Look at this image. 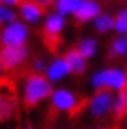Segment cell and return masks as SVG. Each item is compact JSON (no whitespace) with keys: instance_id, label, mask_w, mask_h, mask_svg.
I'll return each mask as SVG.
<instances>
[{"instance_id":"cell-1","label":"cell","mask_w":127,"mask_h":129,"mask_svg":"<svg viewBox=\"0 0 127 129\" xmlns=\"http://www.w3.org/2000/svg\"><path fill=\"white\" fill-rule=\"evenodd\" d=\"M53 99H51V107L49 112L53 116H58L59 112H66L70 117H78L83 110L88 107L90 99L85 95H78V93H73L70 90H64V88H59V90L53 92Z\"/></svg>"},{"instance_id":"cell-2","label":"cell","mask_w":127,"mask_h":129,"mask_svg":"<svg viewBox=\"0 0 127 129\" xmlns=\"http://www.w3.org/2000/svg\"><path fill=\"white\" fill-rule=\"evenodd\" d=\"M49 95H53V87H51L49 80L43 77L41 73H31L27 75L24 83V107L25 109H32L43 100H46Z\"/></svg>"},{"instance_id":"cell-3","label":"cell","mask_w":127,"mask_h":129,"mask_svg":"<svg viewBox=\"0 0 127 129\" xmlns=\"http://www.w3.org/2000/svg\"><path fill=\"white\" fill-rule=\"evenodd\" d=\"M92 87L95 90H124L127 88V75L117 68H107L92 77Z\"/></svg>"},{"instance_id":"cell-4","label":"cell","mask_w":127,"mask_h":129,"mask_svg":"<svg viewBox=\"0 0 127 129\" xmlns=\"http://www.w3.org/2000/svg\"><path fill=\"white\" fill-rule=\"evenodd\" d=\"M29 56V49L24 46H4L0 49V66L7 71L17 70Z\"/></svg>"},{"instance_id":"cell-5","label":"cell","mask_w":127,"mask_h":129,"mask_svg":"<svg viewBox=\"0 0 127 129\" xmlns=\"http://www.w3.org/2000/svg\"><path fill=\"white\" fill-rule=\"evenodd\" d=\"M112 104H114V97H112L110 90H107V88L95 90L93 97H90V102H88L90 116L93 119H103L110 112Z\"/></svg>"},{"instance_id":"cell-6","label":"cell","mask_w":127,"mask_h":129,"mask_svg":"<svg viewBox=\"0 0 127 129\" xmlns=\"http://www.w3.org/2000/svg\"><path fill=\"white\" fill-rule=\"evenodd\" d=\"M64 27V19L61 14H51L49 17L46 19L44 24V43L49 48V51H56L61 39H59V32L63 31Z\"/></svg>"},{"instance_id":"cell-7","label":"cell","mask_w":127,"mask_h":129,"mask_svg":"<svg viewBox=\"0 0 127 129\" xmlns=\"http://www.w3.org/2000/svg\"><path fill=\"white\" fill-rule=\"evenodd\" d=\"M27 36H29V31L25 24L14 20L0 31V43L4 46H24Z\"/></svg>"},{"instance_id":"cell-8","label":"cell","mask_w":127,"mask_h":129,"mask_svg":"<svg viewBox=\"0 0 127 129\" xmlns=\"http://www.w3.org/2000/svg\"><path fill=\"white\" fill-rule=\"evenodd\" d=\"M44 14V7L36 4L34 0H24L20 4V15L25 22L29 24H36Z\"/></svg>"},{"instance_id":"cell-9","label":"cell","mask_w":127,"mask_h":129,"mask_svg":"<svg viewBox=\"0 0 127 129\" xmlns=\"http://www.w3.org/2000/svg\"><path fill=\"white\" fill-rule=\"evenodd\" d=\"M100 14V5L93 0H83L80 9L75 12V17L78 22H88L92 19H97Z\"/></svg>"},{"instance_id":"cell-10","label":"cell","mask_w":127,"mask_h":129,"mask_svg":"<svg viewBox=\"0 0 127 129\" xmlns=\"http://www.w3.org/2000/svg\"><path fill=\"white\" fill-rule=\"evenodd\" d=\"M112 117L117 124L122 122L127 117V88L124 90H119L117 97L114 99V104H112Z\"/></svg>"},{"instance_id":"cell-11","label":"cell","mask_w":127,"mask_h":129,"mask_svg":"<svg viewBox=\"0 0 127 129\" xmlns=\"http://www.w3.org/2000/svg\"><path fill=\"white\" fill-rule=\"evenodd\" d=\"M64 59H66V63L70 66V73H73V75H83L87 71V59L78 53L76 48L66 53Z\"/></svg>"},{"instance_id":"cell-12","label":"cell","mask_w":127,"mask_h":129,"mask_svg":"<svg viewBox=\"0 0 127 129\" xmlns=\"http://www.w3.org/2000/svg\"><path fill=\"white\" fill-rule=\"evenodd\" d=\"M46 73H48V78H49L51 82H58V80L64 78L70 73V66H68V63H66L64 58H56L48 66Z\"/></svg>"},{"instance_id":"cell-13","label":"cell","mask_w":127,"mask_h":129,"mask_svg":"<svg viewBox=\"0 0 127 129\" xmlns=\"http://www.w3.org/2000/svg\"><path fill=\"white\" fill-rule=\"evenodd\" d=\"M17 114V100L0 97V122L12 119Z\"/></svg>"},{"instance_id":"cell-14","label":"cell","mask_w":127,"mask_h":129,"mask_svg":"<svg viewBox=\"0 0 127 129\" xmlns=\"http://www.w3.org/2000/svg\"><path fill=\"white\" fill-rule=\"evenodd\" d=\"M108 56L117 58V56H127V36L119 39H114L108 48Z\"/></svg>"},{"instance_id":"cell-15","label":"cell","mask_w":127,"mask_h":129,"mask_svg":"<svg viewBox=\"0 0 127 129\" xmlns=\"http://www.w3.org/2000/svg\"><path fill=\"white\" fill-rule=\"evenodd\" d=\"M83 0H56V10L58 14L61 15H66V14H75L80 5H81Z\"/></svg>"},{"instance_id":"cell-16","label":"cell","mask_w":127,"mask_h":129,"mask_svg":"<svg viewBox=\"0 0 127 129\" xmlns=\"http://www.w3.org/2000/svg\"><path fill=\"white\" fill-rule=\"evenodd\" d=\"M76 49H78V53H80L85 59H88L97 53V41L95 39H90V38L81 39V41L78 43V46H76Z\"/></svg>"},{"instance_id":"cell-17","label":"cell","mask_w":127,"mask_h":129,"mask_svg":"<svg viewBox=\"0 0 127 129\" xmlns=\"http://www.w3.org/2000/svg\"><path fill=\"white\" fill-rule=\"evenodd\" d=\"M0 97L17 100V87L9 78H0Z\"/></svg>"},{"instance_id":"cell-18","label":"cell","mask_w":127,"mask_h":129,"mask_svg":"<svg viewBox=\"0 0 127 129\" xmlns=\"http://www.w3.org/2000/svg\"><path fill=\"white\" fill-rule=\"evenodd\" d=\"M114 27V19L110 17V15H105V14H102L95 19V29L98 32H107L110 31Z\"/></svg>"},{"instance_id":"cell-19","label":"cell","mask_w":127,"mask_h":129,"mask_svg":"<svg viewBox=\"0 0 127 129\" xmlns=\"http://www.w3.org/2000/svg\"><path fill=\"white\" fill-rule=\"evenodd\" d=\"M114 27L117 32H120V34H127V9L120 10L119 15L114 19Z\"/></svg>"},{"instance_id":"cell-20","label":"cell","mask_w":127,"mask_h":129,"mask_svg":"<svg viewBox=\"0 0 127 129\" xmlns=\"http://www.w3.org/2000/svg\"><path fill=\"white\" fill-rule=\"evenodd\" d=\"M15 20V12L10 10L7 5H0V26L2 24H10Z\"/></svg>"},{"instance_id":"cell-21","label":"cell","mask_w":127,"mask_h":129,"mask_svg":"<svg viewBox=\"0 0 127 129\" xmlns=\"http://www.w3.org/2000/svg\"><path fill=\"white\" fill-rule=\"evenodd\" d=\"M46 68V63L43 58H36L34 61H32V70H34V73H39V71H44Z\"/></svg>"},{"instance_id":"cell-22","label":"cell","mask_w":127,"mask_h":129,"mask_svg":"<svg viewBox=\"0 0 127 129\" xmlns=\"http://www.w3.org/2000/svg\"><path fill=\"white\" fill-rule=\"evenodd\" d=\"M24 0H0V5H17V4H22Z\"/></svg>"},{"instance_id":"cell-23","label":"cell","mask_w":127,"mask_h":129,"mask_svg":"<svg viewBox=\"0 0 127 129\" xmlns=\"http://www.w3.org/2000/svg\"><path fill=\"white\" fill-rule=\"evenodd\" d=\"M90 129H120V127L115 124V126H98V127H90Z\"/></svg>"},{"instance_id":"cell-24","label":"cell","mask_w":127,"mask_h":129,"mask_svg":"<svg viewBox=\"0 0 127 129\" xmlns=\"http://www.w3.org/2000/svg\"><path fill=\"white\" fill-rule=\"evenodd\" d=\"M34 2H36V4H39V5H43V7H44V5H49V4H51V0H34Z\"/></svg>"},{"instance_id":"cell-25","label":"cell","mask_w":127,"mask_h":129,"mask_svg":"<svg viewBox=\"0 0 127 129\" xmlns=\"http://www.w3.org/2000/svg\"><path fill=\"white\" fill-rule=\"evenodd\" d=\"M25 129H34V127H32V126H27V127H25Z\"/></svg>"},{"instance_id":"cell-26","label":"cell","mask_w":127,"mask_h":129,"mask_svg":"<svg viewBox=\"0 0 127 129\" xmlns=\"http://www.w3.org/2000/svg\"><path fill=\"white\" fill-rule=\"evenodd\" d=\"M125 75H127V71H125Z\"/></svg>"},{"instance_id":"cell-27","label":"cell","mask_w":127,"mask_h":129,"mask_svg":"<svg viewBox=\"0 0 127 129\" xmlns=\"http://www.w3.org/2000/svg\"><path fill=\"white\" fill-rule=\"evenodd\" d=\"M0 68H2V66H0Z\"/></svg>"}]
</instances>
